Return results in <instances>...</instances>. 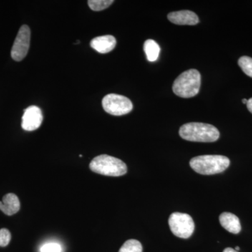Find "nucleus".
I'll return each instance as SVG.
<instances>
[{
    "label": "nucleus",
    "instance_id": "6ab92c4d",
    "mask_svg": "<svg viewBox=\"0 0 252 252\" xmlns=\"http://www.w3.org/2000/svg\"><path fill=\"white\" fill-rule=\"evenodd\" d=\"M247 107H248V110L252 114V98L248 99V104H247Z\"/></svg>",
    "mask_w": 252,
    "mask_h": 252
},
{
    "label": "nucleus",
    "instance_id": "0eeeda50",
    "mask_svg": "<svg viewBox=\"0 0 252 252\" xmlns=\"http://www.w3.org/2000/svg\"><path fill=\"white\" fill-rule=\"evenodd\" d=\"M31 29L28 26L24 25L20 28L11 49V57L14 61H23L27 56L31 44Z\"/></svg>",
    "mask_w": 252,
    "mask_h": 252
},
{
    "label": "nucleus",
    "instance_id": "39448f33",
    "mask_svg": "<svg viewBox=\"0 0 252 252\" xmlns=\"http://www.w3.org/2000/svg\"><path fill=\"white\" fill-rule=\"evenodd\" d=\"M168 222L172 233L178 238H190L195 229L193 219L187 214L175 212L170 215Z\"/></svg>",
    "mask_w": 252,
    "mask_h": 252
},
{
    "label": "nucleus",
    "instance_id": "2eb2a0df",
    "mask_svg": "<svg viewBox=\"0 0 252 252\" xmlns=\"http://www.w3.org/2000/svg\"><path fill=\"white\" fill-rule=\"evenodd\" d=\"M114 3L113 0H90L88 1L89 7L93 11H99L107 9Z\"/></svg>",
    "mask_w": 252,
    "mask_h": 252
},
{
    "label": "nucleus",
    "instance_id": "f8f14e48",
    "mask_svg": "<svg viewBox=\"0 0 252 252\" xmlns=\"http://www.w3.org/2000/svg\"><path fill=\"white\" fill-rule=\"evenodd\" d=\"M220 221L223 228L233 234H238L241 230V224L238 217L230 212L222 213L220 217Z\"/></svg>",
    "mask_w": 252,
    "mask_h": 252
},
{
    "label": "nucleus",
    "instance_id": "20e7f679",
    "mask_svg": "<svg viewBox=\"0 0 252 252\" xmlns=\"http://www.w3.org/2000/svg\"><path fill=\"white\" fill-rule=\"evenodd\" d=\"M89 166L95 173L110 177H120L125 175L127 170L125 162L106 154L94 158Z\"/></svg>",
    "mask_w": 252,
    "mask_h": 252
},
{
    "label": "nucleus",
    "instance_id": "dca6fc26",
    "mask_svg": "<svg viewBox=\"0 0 252 252\" xmlns=\"http://www.w3.org/2000/svg\"><path fill=\"white\" fill-rule=\"evenodd\" d=\"M238 64L242 70L249 77H252V59L249 56H243L238 60Z\"/></svg>",
    "mask_w": 252,
    "mask_h": 252
},
{
    "label": "nucleus",
    "instance_id": "423d86ee",
    "mask_svg": "<svg viewBox=\"0 0 252 252\" xmlns=\"http://www.w3.org/2000/svg\"><path fill=\"white\" fill-rule=\"evenodd\" d=\"M104 110L113 116H122L128 114L133 108L130 99L118 94H107L102 99Z\"/></svg>",
    "mask_w": 252,
    "mask_h": 252
},
{
    "label": "nucleus",
    "instance_id": "7ed1b4c3",
    "mask_svg": "<svg viewBox=\"0 0 252 252\" xmlns=\"http://www.w3.org/2000/svg\"><path fill=\"white\" fill-rule=\"evenodd\" d=\"M201 86V75L191 69L181 74L172 86L174 94L183 98H190L198 94Z\"/></svg>",
    "mask_w": 252,
    "mask_h": 252
},
{
    "label": "nucleus",
    "instance_id": "aec40b11",
    "mask_svg": "<svg viewBox=\"0 0 252 252\" xmlns=\"http://www.w3.org/2000/svg\"><path fill=\"white\" fill-rule=\"evenodd\" d=\"M223 252H238L236 251V250H234V249L228 248L225 249V250H223Z\"/></svg>",
    "mask_w": 252,
    "mask_h": 252
},
{
    "label": "nucleus",
    "instance_id": "f03ea898",
    "mask_svg": "<svg viewBox=\"0 0 252 252\" xmlns=\"http://www.w3.org/2000/svg\"><path fill=\"white\" fill-rule=\"evenodd\" d=\"M190 165L194 171L201 175H215L226 170L230 165V160L224 156H199L190 160Z\"/></svg>",
    "mask_w": 252,
    "mask_h": 252
},
{
    "label": "nucleus",
    "instance_id": "4be33fe9",
    "mask_svg": "<svg viewBox=\"0 0 252 252\" xmlns=\"http://www.w3.org/2000/svg\"><path fill=\"white\" fill-rule=\"evenodd\" d=\"M235 250H236V251H239V250H240V248H239V247H236V248H235Z\"/></svg>",
    "mask_w": 252,
    "mask_h": 252
},
{
    "label": "nucleus",
    "instance_id": "1a4fd4ad",
    "mask_svg": "<svg viewBox=\"0 0 252 252\" xmlns=\"http://www.w3.org/2000/svg\"><path fill=\"white\" fill-rule=\"evenodd\" d=\"M167 18L170 22L180 26H195L199 23L198 16L189 10L170 13L167 15Z\"/></svg>",
    "mask_w": 252,
    "mask_h": 252
},
{
    "label": "nucleus",
    "instance_id": "4468645a",
    "mask_svg": "<svg viewBox=\"0 0 252 252\" xmlns=\"http://www.w3.org/2000/svg\"><path fill=\"white\" fill-rule=\"evenodd\" d=\"M119 252H142V244L138 240H127L123 245Z\"/></svg>",
    "mask_w": 252,
    "mask_h": 252
},
{
    "label": "nucleus",
    "instance_id": "6e6552de",
    "mask_svg": "<svg viewBox=\"0 0 252 252\" xmlns=\"http://www.w3.org/2000/svg\"><path fill=\"white\" fill-rule=\"evenodd\" d=\"M43 114L40 108L32 105L25 109L22 117V128L26 131H34L42 124Z\"/></svg>",
    "mask_w": 252,
    "mask_h": 252
},
{
    "label": "nucleus",
    "instance_id": "f257e3e1",
    "mask_svg": "<svg viewBox=\"0 0 252 252\" xmlns=\"http://www.w3.org/2000/svg\"><path fill=\"white\" fill-rule=\"evenodd\" d=\"M182 139L190 142H214L220 138V131L215 126L203 123H189L180 127Z\"/></svg>",
    "mask_w": 252,
    "mask_h": 252
},
{
    "label": "nucleus",
    "instance_id": "ddd939ff",
    "mask_svg": "<svg viewBox=\"0 0 252 252\" xmlns=\"http://www.w3.org/2000/svg\"><path fill=\"white\" fill-rule=\"evenodd\" d=\"M144 50L147 60L150 62L157 61L160 54V46L153 39H148L144 42Z\"/></svg>",
    "mask_w": 252,
    "mask_h": 252
},
{
    "label": "nucleus",
    "instance_id": "f3484780",
    "mask_svg": "<svg viewBox=\"0 0 252 252\" xmlns=\"http://www.w3.org/2000/svg\"><path fill=\"white\" fill-rule=\"evenodd\" d=\"M11 235L9 230L6 228L0 229V247L7 246L11 241Z\"/></svg>",
    "mask_w": 252,
    "mask_h": 252
},
{
    "label": "nucleus",
    "instance_id": "9b49d317",
    "mask_svg": "<svg viewBox=\"0 0 252 252\" xmlns=\"http://www.w3.org/2000/svg\"><path fill=\"white\" fill-rule=\"evenodd\" d=\"M21 208V203L17 195L14 193H8L3 197L0 201V210L8 216L17 213Z\"/></svg>",
    "mask_w": 252,
    "mask_h": 252
},
{
    "label": "nucleus",
    "instance_id": "9d476101",
    "mask_svg": "<svg viewBox=\"0 0 252 252\" xmlns=\"http://www.w3.org/2000/svg\"><path fill=\"white\" fill-rule=\"evenodd\" d=\"M117 45L115 37L112 35L97 36L91 41V46L99 54L111 52Z\"/></svg>",
    "mask_w": 252,
    "mask_h": 252
},
{
    "label": "nucleus",
    "instance_id": "412c9836",
    "mask_svg": "<svg viewBox=\"0 0 252 252\" xmlns=\"http://www.w3.org/2000/svg\"><path fill=\"white\" fill-rule=\"evenodd\" d=\"M248 99H243V102L244 104H248Z\"/></svg>",
    "mask_w": 252,
    "mask_h": 252
},
{
    "label": "nucleus",
    "instance_id": "a211bd4d",
    "mask_svg": "<svg viewBox=\"0 0 252 252\" xmlns=\"http://www.w3.org/2000/svg\"><path fill=\"white\" fill-rule=\"evenodd\" d=\"M41 252H62V247L59 243H49L43 245L40 248Z\"/></svg>",
    "mask_w": 252,
    "mask_h": 252
}]
</instances>
